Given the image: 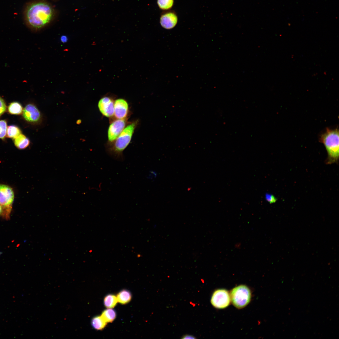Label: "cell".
<instances>
[{"instance_id": "6da1fadb", "label": "cell", "mask_w": 339, "mask_h": 339, "mask_svg": "<svg viewBox=\"0 0 339 339\" xmlns=\"http://www.w3.org/2000/svg\"><path fill=\"white\" fill-rule=\"evenodd\" d=\"M53 14V9L49 4L39 2L33 3L28 7L26 17L30 27L37 30L48 24L52 19Z\"/></svg>"}, {"instance_id": "7a4b0ae2", "label": "cell", "mask_w": 339, "mask_h": 339, "mask_svg": "<svg viewBox=\"0 0 339 339\" xmlns=\"http://www.w3.org/2000/svg\"><path fill=\"white\" fill-rule=\"evenodd\" d=\"M319 140L324 144L327 152L326 163L331 164L336 163L339 156L338 130L327 128L326 131L320 136Z\"/></svg>"}, {"instance_id": "3957f363", "label": "cell", "mask_w": 339, "mask_h": 339, "mask_svg": "<svg viewBox=\"0 0 339 339\" xmlns=\"http://www.w3.org/2000/svg\"><path fill=\"white\" fill-rule=\"evenodd\" d=\"M137 123L135 121L128 125L116 139L110 151L117 158L122 156V152L130 143Z\"/></svg>"}, {"instance_id": "277c9868", "label": "cell", "mask_w": 339, "mask_h": 339, "mask_svg": "<svg viewBox=\"0 0 339 339\" xmlns=\"http://www.w3.org/2000/svg\"><path fill=\"white\" fill-rule=\"evenodd\" d=\"M233 305L239 309L242 308L250 302L251 293L250 289L244 285H240L234 288L230 295Z\"/></svg>"}, {"instance_id": "5b68a950", "label": "cell", "mask_w": 339, "mask_h": 339, "mask_svg": "<svg viewBox=\"0 0 339 339\" xmlns=\"http://www.w3.org/2000/svg\"><path fill=\"white\" fill-rule=\"evenodd\" d=\"M14 199V193L12 188L8 186L0 184V205L3 210V217L9 218Z\"/></svg>"}, {"instance_id": "8992f818", "label": "cell", "mask_w": 339, "mask_h": 339, "mask_svg": "<svg viewBox=\"0 0 339 339\" xmlns=\"http://www.w3.org/2000/svg\"><path fill=\"white\" fill-rule=\"evenodd\" d=\"M230 302V294L224 289H218L213 293L211 300L212 304L218 309H223L229 305Z\"/></svg>"}, {"instance_id": "52a82bcc", "label": "cell", "mask_w": 339, "mask_h": 339, "mask_svg": "<svg viewBox=\"0 0 339 339\" xmlns=\"http://www.w3.org/2000/svg\"><path fill=\"white\" fill-rule=\"evenodd\" d=\"M22 116L28 122L35 124L39 122L41 119V115L39 110L35 105L32 103L27 105L22 112Z\"/></svg>"}, {"instance_id": "ba28073f", "label": "cell", "mask_w": 339, "mask_h": 339, "mask_svg": "<svg viewBox=\"0 0 339 339\" xmlns=\"http://www.w3.org/2000/svg\"><path fill=\"white\" fill-rule=\"evenodd\" d=\"M126 124V119H117L113 121L109 126L108 131L109 141H114L123 130Z\"/></svg>"}, {"instance_id": "9c48e42d", "label": "cell", "mask_w": 339, "mask_h": 339, "mask_svg": "<svg viewBox=\"0 0 339 339\" xmlns=\"http://www.w3.org/2000/svg\"><path fill=\"white\" fill-rule=\"evenodd\" d=\"M114 102L108 97L101 98L98 103V107L101 113L104 116L110 117L114 115Z\"/></svg>"}, {"instance_id": "30bf717a", "label": "cell", "mask_w": 339, "mask_h": 339, "mask_svg": "<svg viewBox=\"0 0 339 339\" xmlns=\"http://www.w3.org/2000/svg\"><path fill=\"white\" fill-rule=\"evenodd\" d=\"M128 112V105L127 101L122 99L116 100L114 104V115L117 119H125Z\"/></svg>"}, {"instance_id": "8fae6325", "label": "cell", "mask_w": 339, "mask_h": 339, "mask_svg": "<svg viewBox=\"0 0 339 339\" xmlns=\"http://www.w3.org/2000/svg\"><path fill=\"white\" fill-rule=\"evenodd\" d=\"M178 21L177 17L173 12H166L162 15L160 19L161 26L164 28L170 29L174 28Z\"/></svg>"}, {"instance_id": "7c38bea8", "label": "cell", "mask_w": 339, "mask_h": 339, "mask_svg": "<svg viewBox=\"0 0 339 339\" xmlns=\"http://www.w3.org/2000/svg\"><path fill=\"white\" fill-rule=\"evenodd\" d=\"M13 139L15 146L20 149L26 148L30 144L29 139L25 135L22 133Z\"/></svg>"}, {"instance_id": "4fadbf2b", "label": "cell", "mask_w": 339, "mask_h": 339, "mask_svg": "<svg viewBox=\"0 0 339 339\" xmlns=\"http://www.w3.org/2000/svg\"><path fill=\"white\" fill-rule=\"evenodd\" d=\"M116 296L118 302L122 304L128 303L130 301L132 298L130 292L126 290L121 291Z\"/></svg>"}, {"instance_id": "5bb4252c", "label": "cell", "mask_w": 339, "mask_h": 339, "mask_svg": "<svg viewBox=\"0 0 339 339\" xmlns=\"http://www.w3.org/2000/svg\"><path fill=\"white\" fill-rule=\"evenodd\" d=\"M23 110L22 105L18 102L11 103L8 107V110L10 114L19 115L22 113Z\"/></svg>"}, {"instance_id": "9a60e30c", "label": "cell", "mask_w": 339, "mask_h": 339, "mask_svg": "<svg viewBox=\"0 0 339 339\" xmlns=\"http://www.w3.org/2000/svg\"><path fill=\"white\" fill-rule=\"evenodd\" d=\"M107 323L101 316H95L93 318L91 321V324L93 327L98 330L104 329Z\"/></svg>"}, {"instance_id": "2e32d148", "label": "cell", "mask_w": 339, "mask_h": 339, "mask_svg": "<svg viewBox=\"0 0 339 339\" xmlns=\"http://www.w3.org/2000/svg\"><path fill=\"white\" fill-rule=\"evenodd\" d=\"M101 316L106 322H111L115 319L116 313L112 308H108L102 312Z\"/></svg>"}, {"instance_id": "e0dca14e", "label": "cell", "mask_w": 339, "mask_h": 339, "mask_svg": "<svg viewBox=\"0 0 339 339\" xmlns=\"http://www.w3.org/2000/svg\"><path fill=\"white\" fill-rule=\"evenodd\" d=\"M118 301L116 296L112 294L106 295L104 299V304L105 307L108 308H112L115 307Z\"/></svg>"}, {"instance_id": "ac0fdd59", "label": "cell", "mask_w": 339, "mask_h": 339, "mask_svg": "<svg viewBox=\"0 0 339 339\" xmlns=\"http://www.w3.org/2000/svg\"><path fill=\"white\" fill-rule=\"evenodd\" d=\"M21 133L20 128L17 126L10 125L7 127L6 136L13 139Z\"/></svg>"}, {"instance_id": "d6986e66", "label": "cell", "mask_w": 339, "mask_h": 339, "mask_svg": "<svg viewBox=\"0 0 339 339\" xmlns=\"http://www.w3.org/2000/svg\"><path fill=\"white\" fill-rule=\"evenodd\" d=\"M173 0H158L157 3L161 9L166 10L170 8L173 5Z\"/></svg>"}, {"instance_id": "ffe728a7", "label": "cell", "mask_w": 339, "mask_h": 339, "mask_svg": "<svg viewBox=\"0 0 339 339\" xmlns=\"http://www.w3.org/2000/svg\"><path fill=\"white\" fill-rule=\"evenodd\" d=\"M7 125V121L4 120H0V138L4 139L6 136Z\"/></svg>"}, {"instance_id": "44dd1931", "label": "cell", "mask_w": 339, "mask_h": 339, "mask_svg": "<svg viewBox=\"0 0 339 339\" xmlns=\"http://www.w3.org/2000/svg\"><path fill=\"white\" fill-rule=\"evenodd\" d=\"M7 106L4 100L0 96V117L6 111Z\"/></svg>"}, {"instance_id": "7402d4cb", "label": "cell", "mask_w": 339, "mask_h": 339, "mask_svg": "<svg viewBox=\"0 0 339 339\" xmlns=\"http://www.w3.org/2000/svg\"><path fill=\"white\" fill-rule=\"evenodd\" d=\"M265 198L266 200L270 204L274 203L277 201V199L274 195L269 193L266 194Z\"/></svg>"}, {"instance_id": "603a6c76", "label": "cell", "mask_w": 339, "mask_h": 339, "mask_svg": "<svg viewBox=\"0 0 339 339\" xmlns=\"http://www.w3.org/2000/svg\"><path fill=\"white\" fill-rule=\"evenodd\" d=\"M61 41L62 43L66 42L67 40V37L65 35H62L61 37Z\"/></svg>"}, {"instance_id": "cb8c5ba5", "label": "cell", "mask_w": 339, "mask_h": 339, "mask_svg": "<svg viewBox=\"0 0 339 339\" xmlns=\"http://www.w3.org/2000/svg\"><path fill=\"white\" fill-rule=\"evenodd\" d=\"M182 339H195L194 336L190 335H185L181 338Z\"/></svg>"}, {"instance_id": "d4e9b609", "label": "cell", "mask_w": 339, "mask_h": 339, "mask_svg": "<svg viewBox=\"0 0 339 339\" xmlns=\"http://www.w3.org/2000/svg\"><path fill=\"white\" fill-rule=\"evenodd\" d=\"M3 215V208L1 205H0V215L2 216V217Z\"/></svg>"}]
</instances>
